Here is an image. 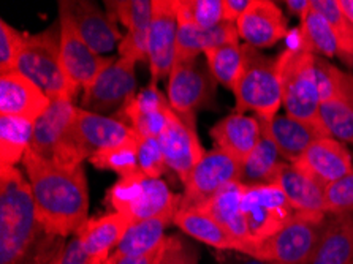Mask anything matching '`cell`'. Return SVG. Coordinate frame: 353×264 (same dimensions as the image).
Returning a JSON list of instances; mask_svg holds the SVG:
<instances>
[{"label": "cell", "mask_w": 353, "mask_h": 264, "mask_svg": "<svg viewBox=\"0 0 353 264\" xmlns=\"http://www.w3.org/2000/svg\"><path fill=\"white\" fill-rule=\"evenodd\" d=\"M65 244L40 220L23 172L0 166V264H48Z\"/></svg>", "instance_id": "6da1fadb"}, {"label": "cell", "mask_w": 353, "mask_h": 264, "mask_svg": "<svg viewBox=\"0 0 353 264\" xmlns=\"http://www.w3.org/2000/svg\"><path fill=\"white\" fill-rule=\"evenodd\" d=\"M23 166L39 217L48 230L67 239L88 222L89 187L83 165H62L32 152Z\"/></svg>", "instance_id": "7a4b0ae2"}, {"label": "cell", "mask_w": 353, "mask_h": 264, "mask_svg": "<svg viewBox=\"0 0 353 264\" xmlns=\"http://www.w3.org/2000/svg\"><path fill=\"white\" fill-rule=\"evenodd\" d=\"M244 68L234 88V112H255L260 121L270 122L282 108L281 73L276 59L266 57L259 50L243 45Z\"/></svg>", "instance_id": "3957f363"}, {"label": "cell", "mask_w": 353, "mask_h": 264, "mask_svg": "<svg viewBox=\"0 0 353 264\" xmlns=\"http://www.w3.org/2000/svg\"><path fill=\"white\" fill-rule=\"evenodd\" d=\"M281 73L282 106L285 114L303 122L323 125L320 121V88L317 56L287 48L276 57Z\"/></svg>", "instance_id": "277c9868"}, {"label": "cell", "mask_w": 353, "mask_h": 264, "mask_svg": "<svg viewBox=\"0 0 353 264\" xmlns=\"http://www.w3.org/2000/svg\"><path fill=\"white\" fill-rule=\"evenodd\" d=\"M78 106L73 100H51L46 111L34 122L30 150L62 165H83L88 160L77 133Z\"/></svg>", "instance_id": "5b68a950"}, {"label": "cell", "mask_w": 353, "mask_h": 264, "mask_svg": "<svg viewBox=\"0 0 353 264\" xmlns=\"http://www.w3.org/2000/svg\"><path fill=\"white\" fill-rule=\"evenodd\" d=\"M16 72L39 85L50 100H73L77 97L62 65L61 30L54 27L26 35Z\"/></svg>", "instance_id": "8992f818"}, {"label": "cell", "mask_w": 353, "mask_h": 264, "mask_svg": "<svg viewBox=\"0 0 353 264\" xmlns=\"http://www.w3.org/2000/svg\"><path fill=\"white\" fill-rule=\"evenodd\" d=\"M328 217L330 214L295 212L290 222L256 245L249 255L276 264H311Z\"/></svg>", "instance_id": "52a82bcc"}, {"label": "cell", "mask_w": 353, "mask_h": 264, "mask_svg": "<svg viewBox=\"0 0 353 264\" xmlns=\"http://www.w3.org/2000/svg\"><path fill=\"white\" fill-rule=\"evenodd\" d=\"M106 203L132 222H141L160 215H176L181 196L174 195L162 179L138 172L117 181L106 193Z\"/></svg>", "instance_id": "ba28073f"}, {"label": "cell", "mask_w": 353, "mask_h": 264, "mask_svg": "<svg viewBox=\"0 0 353 264\" xmlns=\"http://www.w3.org/2000/svg\"><path fill=\"white\" fill-rule=\"evenodd\" d=\"M243 214L248 244L244 255H249L256 245L270 239L290 222L295 209L277 185L245 187Z\"/></svg>", "instance_id": "9c48e42d"}, {"label": "cell", "mask_w": 353, "mask_h": 264, "mask_svg": "<svg viewBox=\"0 0 353 264\" xmlns=\"http://www.w3.org/2000/svg\"><path fill=\"white\" fill-rule=\"evenodd\" d=\"M216 83L206 63L200 59L176 62L168 77L167 99L176 114L196 127V112L211 108L216 97Z\"/></svg>", "instance_id": "30bf717a"}, {"label": "cell", "mask_w": 353, "mask_h": 264, "mask_svg": "<svg viewBox=\"0 0 353 264\" xmlns=\"http://www.w3.org/2000/svg\"><path fill=\"white\" fill-rule=\"evenodd\" d=\"M137 62L128 57H116L99 74L89 88L83 90L79 108L100 116L117 114L137 92Z\"/></svg>", "instance_id": "8fae6325"}, {"label": "cell", "mask_w": 353, "mask_h": 264, "mask_svg": "<svg viewBox=\"0 0 353 264\" xmlns=\"http://www.w3.org/2000/svg\"><path fill=\"white\" fill-rule=\"evenodd\" d=\"M239 161L222 149H212L203 155L184 182L179 209L200 207L230 184L239 181Z\"/></svg>", "instance_id": "7c38bea8"}, {"label": "cell", "mask_w": 353, "mask_h": 264, "mask_svg": "<svg viewBox=\"0 0 353 264\" xmlns=\"http://www.w3.org/2000/svg\"><path fill=\"white\" fill-rule=\"evenodd\" d=\"M62 65L74 94L84 90L99 78V74L114 61L113 56H100L90 48L73 24L70 16L59 8Z\"/></svg>", "instance_id": "4fadbf2b"}, {"label": "cell", "mask_w": 353, "mask_h": 264, "mask_svg": "<svg viewBox=\"0 0 353 264\" xmlns=\"http://www.w3.org/2000/svg\"><path fill=\"white\" fill-rule=\"evenodd\" d=\"M178 27L174 0H154L152 21L148 34V63L154 84L168 78L174 67Z\"/></svg>", "instance_id": "5bb4252c"}, {"label": "cell", "mask_w": 353, "mask_h": 264, "mask_svg": "<svg viewBox=\"0 0 353 264\" xmlns=\"http://www.w3.org/2000/svg\"><path fill=\"white\" fill-rule=\"evenodd\" d=\"M59 8L67 12L84 41L100 56L111 52L116 46L119 48L124 35L116 21L99 5L89 0H62Z\"/></svg>", "instance_id": "9a60e30c"}, {"label": "cell", "mask_w": 353, "mask_h": 264, "mask_svg": "<svg viewBox=\"0 0 353 264\" xmlns=\"http://www.w3.org/2000/svg\"><path fill=\"white\" fill-rule=\"evenodd\" d=\"M159 143L168 170L174 171L183 184L206 154L196 134V127L181 119L174 111L171 112L165 130L160 133Z\"/></svg>", "instance_id": "2e32d148"}, {"label": "cell", "mask_w": 353, "mask_h": 264, "mask_svg": "<svg viewBox=\"0 0 353 264\" xmlns=\"http://www.w3.org/2000/svg\"><path fill=\"white\" fill-rule=\"evenodd\" d=\"M239 39L245 45L263 50L271 48L288 35V19L279 5L271 0H252L250 7L236 21Z\"/></svg>", "instance_id": "e0dca14e"}, {"label": "cell", "mask_w": 353, "mask_h": 264, "mask_svg": "<svg viewBox=\"0 0 353 264\" xmlns=\"http://www.w3.org/2000/svg\"><path fill=\"white\" fill-rule=\"evenodd\" d=\"M171 112L173 110L167 97L160 92L157 84L151 83L133 97L114 117L130 125L138 136L159 138L167 127Z\"/></svg>", "instance_id": "ac0fdd59"}, {"label": "cell", "mask_w": 353, "mask_h": 264, "mask_svg": "<svg viewBox=\"0 0 353 264\" xmlns=\"http://www.w3.org/2000/svg\"><path fill=\"white\" fill-rule=\"evenodd\" d=\"M260 125L261 132L272 139L287 163H296L309 145L320 138L331 136L323 125L303 122L288 114H277L270 122L260 121Z\"/></svg>", "instance_id": "d6986e66"}, {"label": "cell", "mask_w": 353, "mask_h": 264, "mask_svg": "<svg viewBox=\"0 0 353 264\" xmlns=\"http://www.w3.org/2000/svg\"><path fill=\"white\" fill-rule=\"evenodd\" d=\"M293 165L307 172L322 185L328 187L353 168V159L344 143L333 136H325L309 145L301 159Z\"/></svg>", "instance_id": "ffe728a7"}, {"label": "cell", "mask_w": 353, "mask_h": 264, "mask_svg": "<svg viewBox=\"0 0 353 264\" xmlns=\"http://www.w3.org/2000/svg\"><path fill=\"white\" fill-rule=\"evenodd\" d=\"M77 133L88 160L99 150L132 143L138 138L130 125L116 119L114 116H100L81 110L79 106L77 112Z\"/></svg>", "instance_id": "44dd1931"}, {"label": "cell", "mask_w": 353, "mask_h": 264, "mask_svg": "<svg viewBox=\"0 0 353 264\" xmlns=\"http://www.w3.org/2000/svg\"><path fill=\"white\" fill-rule=\"evenodd\" d=\"M51 100L39 85L18 72L0 74V114L35 122Z\"/></svg>", "instance_id": "7402d4cb"}, {"label": "cell", "mask_w": 353, "mask_h": 264, "mask_svg": "<svg viewBox=\"0 0 353 264\" xmlns=\"http://www.w3.org/2000/svg\"><path fill=\"white\" fill-rule=\"evenodd\" d=\"M210 134L217 149L225 150L243 165L260 143L261 125L255 116L233 112L219 121Z\"/></svg>", "instance_id": "603a6c76"}, {"label": "cell", "mask_w": 353, "mask_h": 264, "mask_svg": "<svg viewBox=\"0 0 353 264\" xmlns=\"http://www.w3.org/2000/svg\"><path fill=\"white\" fill-rule=\"evenodd\" d=\"M174 225L183 231L185 236H190L198 242L214 247L221 252H238L244 253L245 245L230 231L219 223L211 214L200 207L178 209L174 217Z\"/></svg>", "instance_id": "cb8c5ba5"}, {"label": "cell", "mask_w": 353, "mask_h": 264, "mask_svg": "<svg viewBox=\"0 0 353 264\" xmlns=\"http://www.w3.org/2000/svg\"><path fill=\"white\" fill-rule=\"evenodd\" d=\"M276 185L283 192L295 212L328 214L325 204L326 187L301 168H298L296 165H283Z\"/></svg>", "instance_id": "d4e9b609"}, {"label": "cell", "mask_w": 353, "mask_h": 264, "mask_svg": "<svg viewBox=\"0 0 353 264\" xmlns=\"http://www.w3.org/2000/svg\"><path fill=\"white\" fill-rule=\"evenodd\" d=\"M132 223V220L124 214L111 211L100 217L88 219L77 236L90 258L111 255Z\"/></svg>", "instance_id": "484cf974"}, {"label": "cell", "mask_w": 353, "mask_h": 264, "mask_svg": "<svg viewBox=\"0 0 353 264\" xmlns=\"http://www.w3.org/2000/svg\"><path fill=\"white\" fill-rule=\"evenodd\" d=\"M178 52L176 62H185L198 59L200 54L208 50L239 40L236 24L222 23L214 29H200V27L178 18Z\"/></svg>", "instance_id": "4316f807"}, {"label": "cell", "mask_w": 353, "mask_h": 264, "mask_svg": "<svg viewBox=\"0 0 353 264\" xmlns=\"http://www.w3.org/2000/svg\"><path fill=\"white\" fill-rule=\"evenodd\" d=\"M311 264H353V211L330 214Z\"/></svg>", "instance_id": "83f0119b"}, {"label": "cell", "mask_w": 353, "mask_h": 264, "mask_svg": "<svg viewBox=\"0 0 353 264\" xmlns=\"http://www.w3.org/2000/svg\"><path fill=\"white\" fill-rule=\"evenodd\" d=\"M285 163L287 161L281 157L272 139L261 132L260 143L241 166L238 182L244 187L276 185L279 172Z\"/></svg>", "instance_id": "f1b7e54d"}, {"label": "cell", "mask_w": 353, "mask_h": 264, "mask_svg": "<svg viewBox=\"0 0 353 264\" xmlns=\"http://www.w3.org/2000/svg\"><path fill=\"white\" fill-rule=\"evenodd\" d=\"M174 217L176 215H160L133 222L116 247L113 256H143L160 249L167 239L165 231L170 223H174Z\"/></svg>", "instance_id": "f546056e"}, {"label": "cell", "mask_w": 353, "mask_h": 264, "mask_svg": "<svg viewBox=\"0 0 353 264\" xmlns=\"http://www.w3.org/2000/svg\"><path fill=\"white\" fill-rule=\"evenodd\" d=\"M244 190V185H241L239 182H234V184H230L223 190L219 192L217 195H214L210 201L200 206V209L211 214L219 223L225 226L234 238L244 242L245 250H248V244H245V222L243 214Z\"/></svg>", "instance_id": "4dcf8cb0"}, {"label": "cell", "mask_w": 353, "mask_h": 264, "mask_svg": "<svg viewBox=\"0 0 353 264\" xmlns=\"http://www.w3.org/2000/svg\"><path fill=\"white\" fill-rule=\"evenodd\" d=\"M290 48H296V50L323 59L334 57L339 54L338 40H336L333 29L326 23L323 16L312 8V3L306 16L301 19V27L298 29V43Z\"/></svg>", "instance_id": "1f68e13d"}, {"label": "cell", "mask_w": 353, "mask_h": 264, "mask_svg": "<svg viewBox=\"0 0 353 264\" xmlns=\"http://www.w3.org/2000/svg\"><path fill=\"white\" fill-rule=\"evenodd\" d=\"M34 122L0 114V166H16L29 152Z\"/></svg>", "instance_id": "d6a6232c"}, {"label": "cell", "mask_w": 353, "mask_h": 264, "mask_svg": "<svg viewBox=\"0 0 353 264\" xmlns=\"http://www.w3.org/2000/svg\"><path fill=\"white\" fill-rule=\"evenodd\" d=\"M203 56L214 79L233 92L244 68V51L239 40L208 50Z\"/></svg>", "instance_id": "836d02e7"}, {"label": "cell", "mask_w": 353, "mask_h": 264, "mask_svg": "<svg viewBox=\"0 0 353 264\" xmlns=\"http://www.w3.org/2000/svg\"><path fill=\"white\" fill-rule=\"evenodd\" d=\"M320 121L334 139L353 144V90L320 105Z\"/></svg>", "instance_id": "e575fe53"}, {"label": "cell", "mask_w": 353, "mask_h": 264, "mask_svg": "<svg viewBox=\"0 0 353 264\" xmlns=\"http://www.w3.org/2000/svg\"><path fill=\"white\" fill-rule=\"evenodd\" d=\"M106 12L116 23L125 27L127 32H149L152 21L154 0H106Z\"/></svg>", "instance_id": "d590c367"}, {"label": "cell", "mask_w": 353, "mask_h": 264, "mask_svg": "<svg viewBox=\"0 0 353 264\" xmlns=\"http://www.w3.org/2000/svg\"><path fill=\"white\" fill-rule=\"evenodd\" d=\"M137 143L138 138L132 143H125L116 145V148L99 150V152H95L92 157L89 159V161L95 166V168L116 172V174L119 176V179L138 174L140 168H138Z\"/></svg>", "instance_id": "8d00e7d4"}, {"label": "cell", "mask_w": 353, "mask_h": 264, "mask_svg": "<svg viewBox=\"0 0 353 264\" xmlns=\"http://www.w3.org/2000/svg\"><path fill=\"white\" fill-rule=\"evenodd\" d=\"M176 16L195 24L200 29H214L227 23L223 0H174Z\"/></svg>", "instance_id": "74e56055"}, {"label": "cell", "mask_w": 353, "mask_h": 264, "mask_svg": "<svg viewBox=\"0 0 353 264\" xmlns=\"http://www.w3.org/2000/svg\"><path fill=\"white\" fill-rule=\"evenodd\" d=\"M312 8L323 16L326 23L333 29L338 40L339 52L350 51L353 48V24L342 12L339 0H311Z\"/></svg>", "instance_id": "f35d334b"}, {"label": "cell", "mask_w": 353, "mask_h": 264, "mask_svg": "<svg viewBox=\"0 0 353 264\" xmlns=\"http://www.w3.org/2000/svg\"><path fill=\"white\" fill-rule=\"evenodd\" d=\"M26 35L28 34L14 29L5 19L0 21V74L16 72Z\"/></svg>", "instance_id": "ab89813d"}, {"label": "cell", "mask_w": 353, "mask_h": 264, "mask_svg": "<svg viewBox=\"0 0 353 264\" xmlns=\"http://www.w3.org/2000/svg\"><path fill=\"white\" fill-rule=\"evenodd\" d=\"M138 168L144 176L162 179L167 172L168 166L165 161L162 148H160L159 138L154 136H138Z\"/></svg>", "instance_id": "60d3db41"}, {"label": "cell", "mask_w": 353, "mask_h": 264, "mask_svg": "<svg viewBox=\"0 0 353 264\" xmlns=\"http://www.w3.org/2000/svg\"><path fill=\"white\" fill-rule=\"evenodd\" d=\"M325 204L328 214L353 211V168L339 181L326 187Z\"/></svg>", "instance_id": "b9f144b4"}, {"label": "cell", "mask_w": 353, "mask_h": 264, "mask_svg": "<svg viewBox=\"0 0 353 264\" xmlns=\"http://www.w3.org/2000/svg\"><path fill=\"white\" fill-rule=\"evenodd\" d=\"M157 264H200L198 249L183 236L171 234L163 242L162 255Z\"/></svg>", "instance_id": "7bdbcfd3"}, {"label": "cell", "mask_w": 353, "mask_h": 264, "mask_svg": "<svg viewBox=\"0 0 353 264\" xmlns=\"http://www.w3.org/2000/svg\"><path fill=\"white\" fill-rule=\"evenodd\" d=\"M90 258L85 250L83 249L81 241L78 239L77 234H73L70 241H67L65 247L61 252L59 256V264H89Z\"/></svg>", "instance_id": "ee69618b"}, {"label": "cell", "mask_w": 353, "mask_h": 264, "mask_svg": "<svg viewBox=\"0 0 353 264\" xmlns=\"http://www.w3.org/2000/svg\"><path fill=\"white\" fill-rule=\"evenodd\" d=\"M252 0H223V14L227 23L236 24V21L250 7Z\"/></svg>", "instance_id": "f6af8a7d"}, {"label": "cell", "mask_w": 353, "mask_h": 264, "mask_svg": "<svg viewBox=\"0 0 353 264\" xmlns=\"http://www.w3.org/2000/svg\"><path fill=\"white\" fill-rule=\"evenodd\" d=\"M162 249L163 245L143 256H113V253H111V256H113L114 264H157L160 255H162Z\"/></svg>", "instance_id": "bcb514c9"}, {"label": "cell", "mask_w": 353, "mask_h": 264, "mask_svg": "<svg viewBox=\"0 0 353 264\" xmlns=\"http://www.w3.org/2000/svg\"><path fill=\"white\" fill-rule=\"evenodd\" d=\"M219 260H221L222 264H276L266 260H259V258L244 255V253L238 252H223Z\"/></svg>", "instance_id": "7dc6e473"}, {"label": "cell", "mask_w": 353, "mask_h": 264, "mask_svg": "<svg viewBox=\"0 0 353 264\" xmlns=\"http://www.w3.org/2000/svg\"><path fill=\"white\" fill-rule=\"evenodd\" d=\"M283 3H285L290 16H296L299 19H303L311 8V0H287Z\"/></svg>", "instance_id": "c3c4849f"}, {"label": "cell", "mask_w": 353, "mask_h": 264, "mask_svg": "<svg viewBox=\"0 0 353 264\" xmlns=\"http://www.w3.org/2000/svg\"><path fill=\"white\" fill-rule=\"evenodd\" d=\"M339 5L342 12L347 14V18H349L353 24V0H339Z\"/></svg>", "instance_id": "681fc988"}, {"label": "cell", "mask_w": 353, "mask_h": 264, "mask_svg": "<svg viewBox=\"0 0 353 264\" xmlns=\"http://www.w3.org/2000/svg\"><path fill=\"white\" fill-rule=\"evenodd\" d=\"M339 56V59L342 62L345 63L347 67H350V68H353V48L350 51H345V52H339L338 54Z\"/></svg>", "instance_id": "f907efd6"}, {"label": "cell", "mask_w": 353, "mask_h": 264, "mask_svg": "<svg viewBox=\"0 0 353 264\" xmlns=\"http://www.w3.org/2000/svg\"><path fill=\"white\" fill-rule=\"evenodd\" d=\"M89 264H114V260L111 255H101L97 258H92Z\"/></svg>", "instance_id": "816d5d0a"}, {"label": "cell", "mask_w": 353, "mask_h": 264, "mask_svg": "<svg viewBox=\"0 0 353 264\" xmlns=\"http://www.w3.org/2000/svg\"><path fill=\"white\" fill-rule=\"evenodd\" d=\"M59 256H61V253H59V255L54 258V260H52L51 263H48V264H59Z\"/></svg>", "instance_id": "f5cc1de1"}]
</instances>
